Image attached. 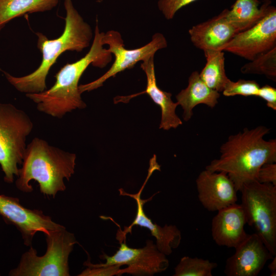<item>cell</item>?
Segmentation results:
<instances>
[{"label":"cell","mask_w":276,"mask_h":276,"mask_svg":"<svg viewBox=\"0 0 276 276\" xmlns=\"http://www.w3.org/2000/svg\"><path fill=\"white\" fill-rule=\"evenodd\" d=\"M269 131V128L260 125L231 135L220 146L219 157L205 169L226 173L240 191L244 183L256 180L262 165L276 162V140L264 139Z\"/></svg>","instance_id":"1"},{"label":"cell","mask_w":276,"mask_h":276,"mask_svg":"<svg viewBox=\"0 0 276 276\" xmlns=\"http://www.w3.org/2000/svg\"><path fill=\"white\" fill-rule=\"evenodd\" d=\"M93 41L88 53L78 61L64 65L56 74V81L49 89L26 96L36 104L39 111L61 119L67 113L86 107L79 89V80L87 67L103 68L112 60V54L104 48V32H100L97 19Z\"/></svg>","instance_id":"2"},{"label":"cell","mask_w":276,"mask_h":276,"mask_svg":"<svg viewBox=\"0 0 276 276\" xmlns=\"http://www.w3.org/2000/svg\"><path fill=\"white\" fill-rule=\"evenodd\" d=\"M66 11L65 27L61 35L50 40L40 32L37 46L42 54V61L32 73L21 77L3 71L8 81L18 91L25 94L42 92L47 89L46 78L58 57L67 51L81 52L88 47L93 38L92 29L75 8L72 0H64Z\"/></svg>","instance_id":"3"},{"label":"cell","mask_w":276,"mask_h":276,"mask_svg":"<svg viewBox=\"0 0 276 276\" xmlns=\"http://www.w3.org/2000/svg\"><path fill=\"white\" fill-rule=\"evenodd\" d=\"M76 160V154L35 137L27 145L16 186L23 192L31 193L33 189L29 182L34 180L41 193L55 197L65 190L64 180H69L74 173Z\"/></svg>","instance_id":"4"},{"label":"cell","mask_w":276,"mask_h":276,"mask_svg":"<svg viewBox=\"0 0 276 276\" xmlns=\"http://www.w3.org/2000/svg\"><path fill=\"white\" fill-rule=\"evenodd\" d=\"M47 250L38 256L32 246L22 255L18 266L10 276H69L68 257L77 243L74 234L61 229L44 234Z\"/></svg>","instance_id":"5"},{"label":"cell","mask_w":276,"mask_h":276,"mask_svg":"<svg viewBox=\"0 0 276 276\" xmlns=\"http://www.w3.org/2000/svg\"><path fill=\"white\" fill-rule=\"evenodd\" d=\"M33 123L24 110L10 103H0V166L8 183L18 176Z\"/></svg>","instance_id":"6"},{"label":"cell","mask_w":276,"mask_h":276,"mask_svg":"<svg viewBox=\"0 0 276 276\" xmlns=\"http://www.w3.org/2000/svg\"><path fill=\"white\" fill-rule=\"evenodd\" d=\"M242 206L246 222L254 228L270 252L276 255V186L253 180L244 183Z\"/></svg>","instance_id":"7"},{"label":"cell","mask_w":276,"mask_h":276,"mask_svg":"<svg viewBox=\"0 0 276 276\" xmlns=\"http://www.w3.org/2000/svg\"><path fill=\"white\" fill-rule=\"evenodd\" d=\"M103 43L104 45H108L107 50L114 55V61L110 68L100 77L88 83L79 85L81 94L102 86L108 79L126 69L132 68L139 61L154 55L157 51L166 48L168 45L164 35L160 33H156L147 44L137 49L128 50L124 47L121 34L114 30L104 33Z\"/></svg>","instance_id":"8"},{"label":"cell","mask_w":276,"mask_h":276,"mask_svg":"<svg viewBox=\"0 0 276 276\" xmlns=\"http://www.w3.org/2000/svg\"><path fill=\"white\" fill-rule=\"evenodd\" d=\"M100 257L106 262L95 264L97 266L127 265L126 268L120 269L121 275L128 273L135 276H151L166 270L169 265L166 256L150 240H148L146 245L140 248L129 247L125 241L121 242L113 256L103 254Z\"/></svg>","instance_id":"9"},{"label":"cell","mask_w":276,"mask_h":276,"mask_svg":"<svg viewBox=\"0 0 276 276\" xmlns=\"http://www.w3.org/2000/svg\"><path fill=\"white\" fill-rule=\"evenodd\" d=\"M276 47V9L271 5L265 15L250 28L237 33L221 51L249 61Z\"/></svg>","instance_id":"10"},{"label":"cell","mask_w":276,"mask_h":276,"mask_svg":"<svg viewBox=\"0 0 276 276\" xmlns=\"http://www.w3.org/2000/svg\"><path fill=\"white\" fill-rule=\"evenodd\" d=\"M0 216L6 222L16 227L27 246H31L36 233L45 234L65 227L53 221L42 211L26 208L19 203L18 198L4 195H0Z\"/></svg>","instance_id":"11"},{"label":"cell","mask_w":276,"mask_h":276,"mask_svg":"<svg viewBox=\"0 0 276 276\" xmlns=\"http://www.w3.org/2000/svg\"><path fill=\"white\" fill-rule=\"evenodd\" d=\"M225 263L227 276H257L274 257L257 233L248 234Z\"/></svg>","instance_id":"12"},{"label":"cell","mask_w":276,"mask_h":276,"mask_svg":"<svg viewBox=\"0 0 276 276\" xmlns=\"http://www.w3.org/2000/svg\"><path fill=\"white\" fill-rule=\"evenodd\" d=\"M196 186L199 201L209 211L217 212L238 201V191L224 172H211L205 169L197 176Z\"/></svg>","instance_id":"13"},{"label":"cell","mask_w":276,"mask_h":276,"mask_svg":"<svg viewBox=\"0 0 276 276\" xmlns=\"http://www.w3.org/2000/svg\"><path fill=\"white\" fill-rule=\"evenodd\" d=\"M157 170L154 164H150L147 178L140 191L134 194H128L123 189L119 190L120 194L127 195L135 199L137 204L136 215L131 224L126 227L123 232L125 235L130 231L134 225H139L148 228L152 236L156 239V245L157 249L166 256L171 255L173 250L177 248L181 242V234L180 230L174 225H165L163 227L153 223L148 217L144 211V205L147 200H143L141 198V194L146 183L152 173Z\"/></svg>","instance_id":"14"},{"label":"cell","mask_w":276,"mask_h":276,"mask_svg":"<svg viewBox=\"0 0 276 276\" xmlns=\"http://www.w3.org/2000/svg\"><path fill=\"white\" fill-rule=\"evenodd\" d=\"M154 57V55H152L141 61V67L145 73L147 78L145 90L126 97H116L114 102L115 103H126L136 96L147 94L154 103L160 108L162 116L159 128L169 130L171 128H176L182 125V122L176 113V108L178 104L172 100V94L160 89L157 85Z\"/></svg>","instance_id":"15"},{"label":"cell","mask_w":276,"mask_h":276,"mask_svg":"<svg viewBox=\"0 0 276 276\" xmlns=\"http://www.w3.org/2000/svg\"><path fill=\"white\" fill-rule=\"evenodd\" d=\"M247 224L244 210L237 203L217 211L212 221L211 234L219 246L235 248L247 237Z\"/></svg>","instance_id":"16"},{"label":"cell","mask_w":276,"mask_h":276,"mask_svg":"<svg viewBox=\"0 0 276 276\" xmlns=\"http://www.w3.org/2000/svg\"><path fill=\"white\" fill-rule=\"evenodd\" d=\"M227 9L213 18L192 27L189 30L193 45L203 51L220 50L238 33L226 18Z\"/></svg>","instance_id":"17"},{"label":"cell","mask_w":276,"mask_h":276,"mask_svg":"<svg viewBox=\"0 0 276 276\" xmlns=\"http://www.w3.org/2000/svg\"><path fill=\"white\" fill-rule=\"evenodd\" d=\"M220 96L218 91L205 84L198 71H194L188 78L187 87L176 96V102L183 109L182 118L187 122L192 117L196 106L202 104L213 108L218 104Z\"/></svg>","instance_id":"18"},{"label":"cell","mask_w":276,"mask_h":276,"mask_svg":"<svg viewBox=\"0 0 276 276\" xmlns=\"http://www.w3.org/2000/svg\"><path fill=\"white\" fill-rule=\"evenodd\" d=\"M270 0H236L228 9L226 18L238 32L245 31L258 22L271 6Z\"/></svg>","instance_id":"19"},{"label":"cell","mask_w":276,"mask_h":276,"mask_svg":"<svg viewBox=\"0 0 276 276\" xmlns=\"http://www.w3.org/2000/svg\"><path fill=\"white\" fill-rule=\"evenodd\" d=\"M60 0H0V31L10 21L28 13L52 10Z\"/></svg>","instance_id":"20"},{"label":"cell","mask_w":276,"mask_h":276,"mask_svg":"<svg viewBox=\"0 0 276 276\" xmlns=\"http://www.w3.org/2000/svg\"><path fill=\"white\" fill-rule=\"evenodd\" d=\"M203 52L206 62L199 76L208 87L219 93L222 92L230 80L225 73L224 52L207 50Z\"/></svg>","instance_id":"21"},{"label":"cell","mask_w":276,"mask_h":276,"mask_svg":"<svg viewBox=\"0 0 276 276\" xmlns=\"http://www.w3.org/2000/svg\"><path fill=\"white\" fill-rule=\"evenodd\" d=\"M216 263L198 257L184 256L174 268V276H212Z\"/></svg>","instance_id":"22"},{"label":"cell","mask_w":276,"mask_h":276,"mask_svg":"<svg viewBox=\"0 0 276 276\" xmlns=\"http://www.w3.org/2000/svg\"><path fill=\"white\" fill-rule=\"evenodd\" d=\"M246 74L263 75L274 81L276 80V47L256 57L241 68Z\"/></svg>","instance_id":"23"},{"label":"cell","mask_w":276,"mask_h":276,"mask_svg":"<svg viewBox=\"0 0 276 276\" xmlns=\"http://www.w3.org/2000/svg\"><path fill=\"white\" fill-rule=\"evenodd\" d=\"M260 87L259 84L254 80L239 79L235 82L229 80L222 93L226 97L236 95L257 97Z\"/></svg>","instance_id":"24"},{"label":"cell","mask_w":276,"mask_h":276,"mask_svg":"<svg viewBox=\"0 0 276 276\" xmlns=\"http://www.w3.org/2000/svg\"><path fill=\"white\" fill-rule=\"evenodd\" d=\"M84 265L87 268L79 274V276H112L121 275L120 265L97 266L89 261L84 262Z\"/></svg>","instance_id":"25"},{"label":"cell","mask_w":276,"mask_h":276,"mask_svg":"<svg viewBox=\"0 0 276 276\" xmlns=\"http://www.w3.org/2000/svg\"><path fill=\"white\" fill-rule=\"evenodd\" d=\"M197 0H158L157 7L167 20L173 18L177 12L182 7Z\"/></svg>","instance_id":"26"},{"label":"cell","mask_w":276,"mask_h":276,"mask_svg":"<svg viewBox=\"0 0 276 276\" xmlns=\"http://www.w3.org/2000/svg\"><path fill=\"white\" fill-rule=\"evenodd\" d=\"M256 180L260 183L276 186V164L267 163L262 165L259 170Z\"/></svg>","instance_id":"27"},{"label":"cell","mask_w":276,"mask_h":276,"mask_svg":"<svg viewBox=\"0 0 276 276\" xmlns=\"http://www.w3.org/2000/svg\"><path fill=\"white\" fill-rule=\"evenodd\" d=\"M257 97L265 100L268 107L276 110V89L274 87L269 85L260 87Z\"/></svg>","instance_id":"28"},{"label":"cell","mask_w":276,"mask_h":276,"mask_svg":"<svg viewBox=\"0 0 276 276\" xmlns=\"http://www.w3.org/2000/svg\"><path fill=\"white\" fill-rule=\"evenodd\" d=\"M268 269L270 272L271 276L276 275V257L274 256L272 259L271 262L268 265Z\"/></svg>","instance_id":"29"}]
</instances>
